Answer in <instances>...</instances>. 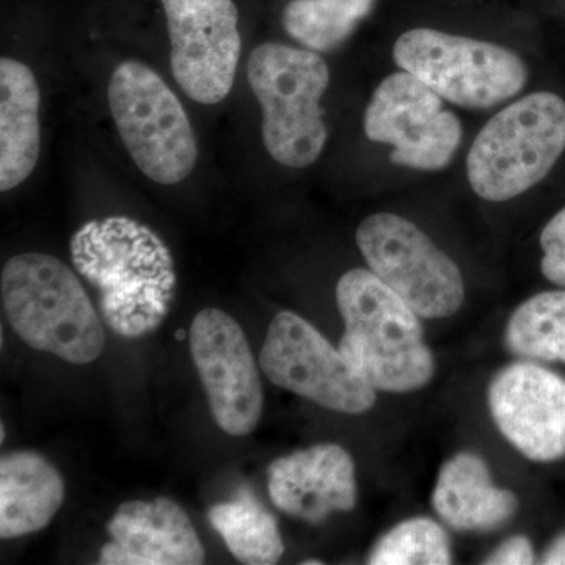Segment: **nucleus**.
I'll list each match as a JSON object with an SVG mask.
<instances>
[{"mask_svg": "<svg viewBox=\"0 0 565 565\" xmlns=\"http://www.w3.org/2000/svg\"><path fill=\"white\" fill-rule=\"evenodd\" d=\"M74 269L98 294L103 322L139 340L170 313L177 273L172 253L150 226L114 215L84 223L70 241Z\"/></svg>", "mask_w": 565, "mask_h": 565, "instance_id": "f257e3e1", "label": "nucleus"}, {"mask_svg": "<svg viewBox=\"0 0 565 565\" xmlns=\"http://www.w3.org/2000/svg\"><path fill=\"white\" fill-rule=\"evenodd\" d=\"M337 303L344 321L340 351L373 388L411 393L433 381L434 353L419 316L381 278L349 270L338 281Z\"/></svg>", "mask_w": 565, "mask_h": 565, "instance_id": "f03ea898", "label": "nucleus"}, {"mask_svg": "<svg viewBox=\"0 0 565 565\" xmlns=\"http://www.w3.org/2000/svg\"><path fill=\"white\" fill-rule=\"evenodd\" d=\"M0 296L11 329L35 351L73 364L102 355L103 321L77 275L55 256L22 253L10 258L0 275Z\"/></svg>", "mask_w": 565, "mask_h": 565, "instance_id": "7ed1b4c3", "label": "nucleus"}, {"mask_svg": "<svg viewBox=\"0 0 565 565\" xmlns=\"http://www.w3.org/2000/svg\"><path fill=\"white\" fill-rule=\"evenodd\" d=\"M247 76L262 107L270 158L291 169L318 161L327 143L321 99L330 84L321 55L288 44H259L248 57Z\"/></svg>", "mask_w": 565, "mask_h": 565, "instance_id": "20e7f679", "label": "nucleus"}, {"mask_svg": "<svg viewBox=\"0 0 565 565\" xmlns=\"http://www.w3.org/2000/svg\"><path fill=\"white\" fill-rule=\"evenodd\" d=\"M565 150V102L539 92L509 104L478 134L467 159L476 195L508 202L552 172Z\"/></svg>", "mask_w": 565, "mask_h": 565, "instance_id": "39448f33", "label": "nucleus"}, {"mask_svg": "<svg viewBox=\"0 0 565 565\" xmlns=\"http://www.w3.org/2000/svg\"><path fill=\"white\" fill-rule=\"evenodd\" d=\"M107 99L126 150L158 184L184 181L199 161V147L184 107L150 66L121 62L111 73Z\"/></svg>", "mask_w": 565, "mask_h": 565, "instance_id": "423d86ee", "label": "nucleus"}, {"mask_svg": "<svg viewBox=\"0 0 565 565\" xmlns=\"http://www.w3.org/2000/svg\"><path fill=\"white\" fill-rule=\"evenodd\" d=\"M394 61L438 96L468 109H489L526 85L525 63L498 44L433 29H414L394 43Z\"/></svg>", "mask_w": 565, "mask_h": 565, "instance_id": "0eeeda50", "label": "nucleus"}, {"mask_svg": "<svg viewBox=\"0 0 565 565\" xmlns=\"http://www.w3.org/2000/svg\"><path fill=\"white\" fill-rule=\"evenodd\" d=\"M356 245L371 273L419 318H451L462 307L459 267L414 222L390 212L370 215L356 230Z\"/></svg>", "mask_w": 565, "mask_h": 565, "instance_id": "6e6552de", "label": "nucleus"}, {"mask_svg": "<svg viewBox=\"0 0 565 565\" xmlns=\"http://www.w3.org/2000/svg\"><path fill=\"white\" fill-rule=\"evenodd\" d=\"M259 366L274 385L340 414H364L377 399V390L353 370L340 348L291 311L270 322Z\"/></svg>", "mask_w": 565, "mask_h": 565, "instance_id": "1a4fd4ad", "label": "nucleus"}, {"mask_svg": "<svg viewBox=\"0 0 565 565\" xmlns=\"http://www.w3.org/2000/svg\"><path fill=\"white\" fill-rule=\"evenodd\" d=\"M441 96L407 71H399L375 88L364 111V132L377 143L392 145L396 166L435 172L455 158L462 125L446 110Z\"/></svg>", "mask_w": 565, "mask_h": 565, "instance_id": "9d476101", "label": "nucleus"}, {"mask_svg": "<svg viewBox=\"0 0 565 565\" xmlns=\"http://www.w3.org/2000/svg\"><path fill=\"white\" fill-rule=\"evenodd\" d=\"M170 65L181 90L200 104H217L232 92L243 40L233 0H162Z\"/></svg>", "mask_w": 565, "mask_h": 565, "instance_id": "9b49d317", "label": "nucleus"}, {"mask_svg": "<svg viewBox=\"0 0 565 565\" xmlns=\"http://www.w3.org/2000/svg\"><path fill=\"white\" fill-rule=\"evenodd\" d=\"M189 341L214 422L233 437L252 434L262 419L264 396L243 327L218 308H204L192 321Z\"/></svg>", "mask_w": 565, "mask_h": 565, "instance_id": "f8f14e48", "label": "nucleus"}, {"mask_svg": "<svg viewBox=\"0 0 565 565\" xmlns=\"http://www.w3.org/2000/svg\"><path fill=\"white\" fill-rule=\"evenodd\" d=\"M493 422L534 462L565 456V379L531 362L509 364L489 388Z\"/></svg>", "mask_w": 565, "mask_h": 565, "instance_id": "ddd939ff", "label": "nucleus"}, {"mask_svg": "<svg viewBox=\"0 0 565 565\" xmlns=\"http://www.w3.org/2000/svg\"><path fill=\"white\" fill-rule=\"evenodd\" d=\"M275 508L307 523L352 511L359 500L355 463L343 446L315 445L280 457L267 470Z\"/></svg>", "mask_w": 565, "mask_h": 565, "instance_id": "4468645a", "label": "nucleus"}, {"mask_svg": "<svg viewBox=\"0 0 565 565\" xmlns=\"http://www.w3.org/2000/svg\"><path fill=\"white\" fill-rule=\"evenodd\" d=\"M104 565H200L204 546L191 519L169 498L122 503L109 523Z\"/></svg>", "mask_w": 565, "mask_h": 565, "instance_id": "2eb2a0df", "label": "nucleus"}, {"mask_svg": "<svg viewBox=\"0 0 565 565\" xmlns=\"http://www.w3.org/2000/svg\"><path fill=\"white\" fill-rule=\"evenodd\" d=\"M435 512L456 531H490L515 515L514 493L493 484L482 457L459 452L446 460L433 494Z\"/></svg>", "mask_w": 565, "mask_h": 565, "instance_id": "dca6fc26", "label": "nucleus"}, {"mask_svg": "<svg viewBox=\"0 0 565 565\" xmlns=\"http://www.w3.org/2000/svg\"><path fill=\"white\" fill-rule=\"evenodd\" d=\"M41 93L35 74L14 58L0 61V191L18 188L41 151Z\"/></svg>", "mask_w": 565, "mask_h": 565, "instance_id": "f3484780", "label": "nucleus"}, {"mask_svg": "<svg viewBox=\"0 0 565 565\" xmlns=\"http://www.w3.org/2000/svg\"><path fill=\"white\" fill-rule=\"evenodd\" d=\"M65 500L57 468L33 451H14L0 460V537L44 530Z\"/></svg>", "mask_w": 565, "mask_h": 565, "instance_id": "a211bd4d", "label": "nucleus"}, {"mask_svg": "<svg viewBox=\"0 0 565 565\" xmlns=\"http://www.w3.org/2000/svg\"><path fill=\"white\" fill-rule=\"evenodd\" d=\"M207 519L241 563L273 565L285 553L277 520L248 492L241 493L236 500L212 505Z\"/></svg>", "mask_w": 565, "mask_h": 565, "instance_id": "6ab92c4d", "label": "nucleus"}, {"mask_svg": "<svg viewBox=\"0 0 565 565\" xmlns=\"http://www.w3.org/2000/svg\"><path fill=\"white\" fill-rule=\"evenodd\" d=\"M509 351L523 359L565 363V291L535 294L505 327Z\"/></svg>", "mask_w": 565, "mask_h": 565, "instance_id": "aec40b11", "label": "nucleus"}, {"mask_svg": "<svg viewBox=\"0 0 565 565\" xmlns=\"http://www.w3.org/2000/svg\"><path fill=\"white\" fill-rule=\"evenodd\" d=\"M374 0H291L282 25L311 51H329L348 39L373 9Z\"/></svg>", "mask_w": 565, "mask_h": 565, "instance_id": "412c9836", "label": "nucleus"}, {"mask_svg": "<svg viewBox=\"0 0 565 565\" xmlns=\"http://www.w3.org/2000/svg\"><path fill=\"white\" fill-rule=\"evenodd\" d=\"M367 563L373 565H446L452 563L444 527L427 516L405 520L379 539Z\"/></svg>", "mask_w": 565, "mask_h": 565, "instance_id": "4be33fe9", "label": "nucleus"}, {"mask_svg": "<svg viewBox=\"0 0 565 565\" xmlns=\"http://www.w3.org/2000/svg\"><path fill=\"white\" fill-rule=\"evenodd\" d=\"M542 274L546 280L565 288V207L546 223L541 234Z\"/></svg>", "mask_w": 565, "mask_h": 565, "instance_id": "5701e85b", "label": "nucleus"}, {"mask_svg": "<svg viewBox=\"0 0 565 565\" xmlns=\"http://www.w3.org/2000/svg\"><path fill=\"white\" fill-rule=\"evenodd\" d=\"M534 563V548L530 539H526L525 535H515V537L508 539L486 559V564L490 565H527Z\"/></svg>", "mask_w": 565, "mask_h": 565, "instance_id": "b1692460", "label": "nucleus"}, {"mask_svg": "<svg viewBox=\"0 0 565 565\" xmlns=\"http://www.w3.org/2000/svg\"><path fill=\"white\" fill-rule=\"evenodd\" d=\"M542 564L565 565V534H561L553 541V544L546 548Z\"/></svg>", "mask_w": 565, "mask_h": 565, "instance_id": "393cba45", "label": "nucleus"}, {"mask_svg": "<svg viewBox=\"0 0 565 565\" xmlns=\"http://www.w3.org/2000/svg\"><path fill=\"white\" fill-rule=\"evenodd\" d=\"M305 565H313V564H318V565H321L322 564V561H305L303 563Z\"/></svg>", "mask_w": 565, "mask_h": 565, "instance_id": "a878e982", "label": "nucleus"}, {"mask_svg": "<svg viewBox=\"0 0 565 565\" xmlns=\"http://www.w3.org/2000/svg\"><path fill=\"white\" fill-rule=\"evenodd\" d=\"M3 438H6V427H3V424H2V429H0V440L3 441Z\"/></svg>", "mask_w": 565, "mask_h": 565, "instance_id": "bb28decb", "label": "nucleus"}]
</instances>
